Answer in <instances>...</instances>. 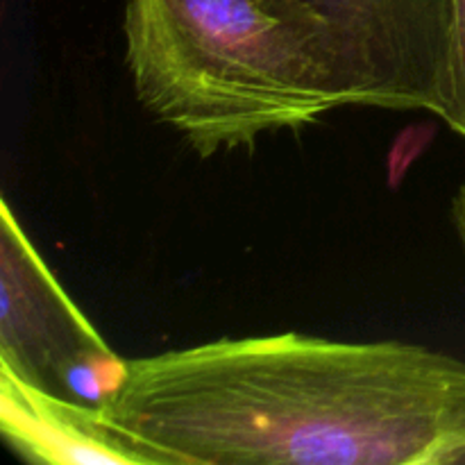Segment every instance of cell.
I'll use <instances>...</instances> for the list:
<instances>
[{
  "instance_id": "cell-1",
  "label": "cell",
  "mask_w": 465,
  "mask_h": 465,
  "mask_svg": "<svg viewBox=\"0 0 465 465\" xmlns=\"http://www.w3.org/2000/svg\"><path fill=\"white\" fill-rule=\"evenodd\" d=\"M100 413L162 465L465 461V361L282 331L127 359Z\"/></svg>"
},
{
  "instance_id": "cell-2",
  "label": "cell",
  "mask_w": 465,
  "mask_h": 465,
  "mask_svg": "<svg viewBox=\"0 0 465 465\" xmlns=\"http://www.w3.org/2000/svg\"><path fill=\"white\" fill-rule=\"evenodd\" d=\"M123 36L141 107L203 159L354 107L330 23L304 0H127Z\"/></svg>"
},
{
  "instance_id": "cell-3",
  "label": "cell",
  "mask_w": 465,
  "mask_h": 465,
  "mask_svg": "<svg viewBox=\"0 0 465 465\" xmlns=\"http://www.w3.org/2000/svg\"><path fill=\"white\" fill-rule=\"evenodd\" d=\"M0 368L94 407L125 375V359L68 298L7 200L0 203Z\"/></svg>"
},
{
  "instance_id": "cell-4",
  "label": "cell",
  "mask_w": 465,
  "mask_h": 465,
  "mask_svg": "<svg viewBox=\"0 0 465 465\" xmlns=\"http://www.w3.org/2000/svg\"><path fill=\"white\" fill-rule=\"evenodd\" d=\"M331 27L354 107L430 112L452 95L454 0H304Z\"/></svg>"
},
{
  "instance_id": "cell-5",
  "label": "cell",
  "mask_w": 465,
  "mask_h": 465,
  "mask_svg": "<svg viewBox=\"0 0 465 465\" xmlns=\"http://www.w3.org/2000/svg\"><path fill=\"white\" fill-rule=\"evenodd\" d=\"M0 434L16 457L50 465H162L98 407L39 389L0 368Z\"/></svg>"
},
{
  "instance_id": "cell-6",
  "label": "cell",
  "mask_w": 465,
  "mask_h": 465,
  "mask_svg": "<svg viewBox=\"0 0 465 465\" xmlns=\"http://www.w3.org/2000/svg\"><path fill=\"white\" fill-rule=\"evenodd\" d=\"M443 123L465 141V0H454L452 95Z\"/></svg>"
}]
</instances>
